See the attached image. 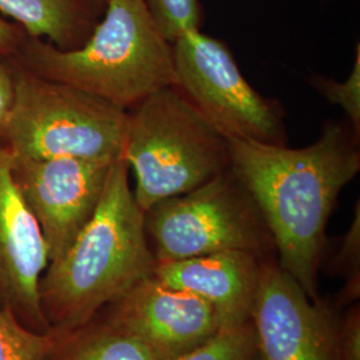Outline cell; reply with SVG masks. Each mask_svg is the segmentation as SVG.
<instances>
[{"instance_id": "cell-1", "label": "cell", "mask_w": 360, "mask_h": 360, "mask_svg": "<svg viewBox=\"0 0 360 360\" xmlns=\"http://www.w3.org/2000/svg\"><path fill=\"white\" fill-rule=\"evenodd\" d=\"M231 168L255 200L288 272L314 302L326 229L340 191L360 169L355 131L333 123L304 148L227 139Z\"/></svg>"}, {"instance_id": "cell-2", "label": "cell", "mask_w": 360, "mask_h": 360, "mask_svg": "<svg viewBox=\"0 0 360 360\" xmlns=\"http://www.w3.org/2000/svg\"><path fill=\"white\" fill-rule=\"evenodd\" d=\"M129 175L127 163L119 156L90 221L44 271L39 299L50 330L90 322L107 304L154 275L158 262Z\"/></svg>"}, {"instance_id": "cell-3", "label": "cell", "mask_w": 360, "mask_h": 360, "mask_svg": "<svg viewBox=\"0 0 360 360\" xmlns=\"http://www.w3.org/2000/svg\"><path fill=\"white\" fill-rule=\"evenodd\" d=\"M27 72L65 83L129 111L156 91L176 86L172 44L146 0H107L101 22L77 50L27 35L8 58Z\"/></svg>"}, {"instance_id": "cell-4", "label": "cell", "mask_w": 360, "mask_h": 360, "mask_svg": "<svg viewBox=\"0 0 360 360\" xmlns=\"http://www.w3.org/2000/svg\"><path fill=\"white\" fill-rule=\"evenodd\" d=\"M120 158L134 172V196L144 212L231 167L227 138L176 87L156 91L129 110Z\"/></svg>"}, {"instance_id": "cell-5", "label": "cell", "mask_w": 360, "mask_h": 360, "mask_svg": "<svg viewBox=\"0 0 360 360\" xmlns=\"http://www.w3.org/2000/svg\"><path fill=\"white\" fill-rule=\"evenodd\" d=\"M13 72L15 103L0 139L10 154L34 159L120 156L129 111L16 65Z\"/></svg>"}, {"instance_id": "cell-6", "label": "cell", "mask_w": 360, "mask_h": 360, "mask_svg": "<svg viewBox=\"0 0 360 360\" xmlns=\"http://www.w3.org/2000/svg\"><path fill=\"white\" fill-rule=\"evenodd\" d=\"M144 227L158 263L221 251L269 257L275 250L255 200L231 167L148 208Z\"/></svg>"}, {"instance_id": "cell-7", "label": "cell", "mask_w": 360, "mask_h": 360, "mask_svg": "<svg viewBox=\"0 0 360 360\" xmlns=\"http://www.w3.org/2000/svg\"><path fill=\"white\" fill-rule=\"evenodd\" d=\"M176 89L227 139L284 144L281 108L243 77L229 47L200 30L172 43Z\"/></svg>"}, {"instance_id": "cell-8", "label": "cell", "mask_w": 360, "mask_h": 360, "mask_svg": "<svg viewBox=\"0 0 360 360\" xmlns=\"http://www.w3.org/2000/svg\"><path fill=\"white\" fill-rule=\"evenodd\" d=\"M117 158L11 155L13 183L38 221L50 262L62 257L90 221Z\"/></svg>"}, {"instance_id": "cell-9", "label": "cell", "mask_w": 360, "mask_h": 360, "mask_svg": "<svg viewBox=\"0 0 360 360\" xmlns=\"http://www.w3.org/2000/svg\"><path fill=\"white\" fill-rule=\"evenodd\" d=\"M259 360H335L338 319L295 279L266 259L251 312Z\"/></svg>"}, {"instance_id": "cell-10", "label": "cell", "mask_w": 360, "mask_h": 360, "mask_svg": "<svg viewBox=\"0 0 360 360\" xmlns=\"http://www.w3.org/2000/svg\"><path fill=\"white\" fill-rule=\"evenodd\" d=\"M98 315L139 338L165 360L176 359L227 327L211 303L163 283L155 275L134 285Z\"/></svg>"}, {"instance_id": "cell-11", "label": "cell", "mask_w": 360, "mask_h": 360, "mask_svg": "<svg viewBox=\"0 0 360 360\" xmlns=\"http://www.w3.org/2000/svg\"><path fill=\"white\" fill-rule=\"evenodd\" d=\"M11 155L0 144V309L26 327L49 333L39 284L50 263L49 248L11 176Z\"/></svg>"}, {"instance_id": "cell-12", "label": "cell", "mask_w": 360, "mask_h": 360, "mask_svg": "<svg viewBox=\"0 0 360 360\" xmlns=\"http://www.w3.org/2000/svg\"><path fill=\"white\" fill-rule=\"evenodd\" d=\"M266 259L248 251H221L158 263L154 275L211 303L231 327L251 321Z\"/></svg>"}, {"instance_id": "cell-13", "label": "cell", "mask_w": 360, "mask_h": 360, "mask_svg": "<svg viewBox=\"0 0 360 360\" xmlns=\"http://www.w3.org/2000/svg\"><path fill=\"white\" fill-rule=\"evenodd\" d=\"M107 0H0V11L27 35L60 50L82 47L101 22Z\"/></svg>"}, {"instance_id": "cell-14", "label": "cell", "mask_w": 360, "mask_h": 360, "mask_svg": "<svg viewBox=\"0 0 360 360\" xmlns=\"http://www.w3.org/2000/svg\"><path fill=\"white\" fill-rule=\"evenodd\" d=\"M51 333L46 360H165L139 338L99 315L75 328Z\"/></svg>"}, {"instance_id": "cell-15", "label": "cell", "mask_w": 360, "mask_h": 360, "mask_svg": "<svg viewBox=\"0 0 360 360\" xmlns=\"http://www.w3.org/2000/svg\"><path fill=\"white\" fill-rule=\"evenodd\" d=\"M174 360H259L254 324L248 321L224 327L205 343Z\"/></svg>"}, {"instance_id": "cell-16", "label": "cell", "mask_w": 360, "mask_h": 360, "mask_svg": "<svg viewBox=\"0 0 360 360\" xmlns=\"http://www.w3.org/2000/svg\"><path fill=\"white\" fill-rule=\"evenodd\" d=\"M52 340L51 330L34 331L10 311L0 309V360H46Z\"/></svg>"}, {"instance_id": "cell-17", "label": "cell", "mask_w": 360, "mask_h": 360, "mask_svg": "<svg viewBox=\"0 0 360 360\" xmlns=\"http://www.w3.org/2000/svg\"><path fill=\"white\" fill-rule=\"evenodd\" d=\"M146 4L171 44L186 32L200 30L203 13L199 0H146Z\"/></svg>"}, {"instance_id": "cell-18", "label": "cell", "mask_w": 360, "mask_h": 360, "mask_svg": "<svg viewBox=\"0 0 360 360\" xmlns=\"http://www.w3.org/2000/svg\"><path fill=\"white\" fill-rule=\"evenodd\" d=\"M315 87L331 103L340 105L347 114L352 129L359 134L360 127V47L356 49V60L352 72L346 82L339 83L331 79H319L314 82Z\"/></svg>"}, {"instance_id": "cell-19", "label": "cell", "mask_w": 360, "mask_h": 360, "mask_svg": "<svg viewBox=\"0 0 360 360\" xmlns=\"http://www.w3.org/2000/svg\"><path fill=\"white\" fill-rule=\"evenodd\" d=\"M359 207H358L356 217L354 219L349 230L345 236L343 245L333 262L335 272L342 275L347 281L345 295L348 296L349 299H355L359 296Z\"/></svg>"}, {"instance_id": "cell-20", "label": "cell", "mask_w": 360, "mask_h": 360, "mask_svg": "<svg viewBox=\"0 0 360 360\" xmlns=\"http://www.w3.org/2000/svg\"><path fill=\"white\" fill-rule=\"evenodd\" d=\"M335 360H360L359 304L338 319L335 331Z\"/></svg>"}, {"instance_id": "cell-21", "label": "cell", "mask_w": 360, "mask_h": 360, "mask_svg": "<svg viewBox=\"0 0 360 360\" xmlns=\"http://www.w3.org/2000/svg\"><path fill=\"white\" fill-rule=\"evenodd\" d=\"M16 95L15 72L10 59L0 53V139L13 112Z\"/></svg>"}, {"instance_id": "cell-22", "label": "cell", "mask_w": 360, "mask_h": 360, "mask_svg": "<svg viewBox=\"0 0 360 360\" xmlns=\"http://www.w3.org/2000/svg\"><path fill=\"white\" fill-rule=\"evenodd\" d=\"M26 31L22 27L11 23L0 16V53L11 58L26 38Z\"/></svg>"}]
</instances>
